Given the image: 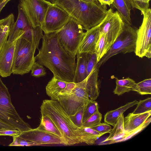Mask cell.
<instances>
[{"label": "cell", "instance_id": "cell-2", "mask_svg": "<svg viewBox=\"0 0 151 151\" xmlns=\"http://www.w3.org/2000/svg\"><path fill=\"white\" fill-rule=\"evenodd\" d=\"M54 4L64 9L86 30L99 25L107 10L106 6L83 0H57Z\"/></svg>", "mask_w": 151, "mask_h": 151}, {"label": "cell", "instance_id": "cell-39", "mask_svg": "<svg viewBox=\"0 0 151 151\" xmlns=\"http://www.w3.org/2000/svg\"><path fill=\"white\" fill-rule=\"evenodd\" d=\"M131 6L141 11V12L147 8L142 1V0H128Z\"/></svg>", "mask_w": 151, "mask_h": 151}, {"label": "cell", "instance_id": "cell-16", "mask_svg": "<svg viewBox=\"0 0 151 151\" xmlns=\"http://www.w3.org/2000/svg\"><path fill=\"white\" fill-rule=\"evenodd\" d=\"M99 36V24L86 30L79 45L78 52H95Z\"/></svg>", "mask_w": 151, "mask_h": 151}, {"label": "cell", "instance_id": "cell-33", "mask_svg": "<svg viewBox=\"0 0 151 151\" xmlns=\"http://www.w3.org/2000/svg\"><path fill=\"white\" fill-rule=\"evenodd\" d=\"M98 63L96 55L95 52L88 53L86 64L87 76L93 68L96 67Z\"/></svg>", "mask_w": 151, "mask_h": 151}, {"label": "cell", "instance_id": "cell-34", "mask_svg": "<svg viewBox=\"0 0 151 151\" xmlns=\"http://www.w3.org/2000/svg\"><path fill=\"white\" fill-rule=\"evenodd\" d=\"M85 104L74 115H70V118L74 124L78 127H82L83 112Z\"/></svg>", "mask_w": 151, "mask_h": 151}, {"label": "cell", "instance_id": "cell-1", "mask_svg": "<svg viewBox=\"0 0 151 151\" xmlns=\"http://www.w3.org/2000/svg\"><path fill=\"white\" fill-rule=\"evenodd\" d=\"M42 39V46L35 57V61L48 68L53 77L67 82H74L75 57L63 48L56 32L43 35Z\"/></svg>", "mask_w": 151, "mask_h": 151}, {"label": "cell", "instance_id": "cell-19", "mask_svg": "<svg viewBox=\"0 0 151 151\" xmlns=\"http://www.w3.org/2000/svg\"><path fill=\"white\" fill-rule=\"evenodd\" d=\"M78 138L80 143H84L89 145L95 143V141L103 135L91 128L82 127L76 130Z\"/></svg>", "mask_w": 151, "mask_h": 151}, {"label": "cell", "instance_id": "cell-38", "mask_svg": "<svg viewBox=\"0 0 151 151\" xmlns=\"http://www.w3.org/2000/svg\"><path fill=\"white\" fill-rule=\"evenodd\" d=\"M91 128L103 135L109 133L112 129L111 126L106 122L101 123Z\"/></svg>", "mask_w": 151, "mask_h": 151}, {"label": "cell", "instance_id": "cell-15", "mask_svg": "<svg viewBox=\"0 0 151 151\" xmlns=\"http://www.w3.org/2000/svg\"><path fill=\"white\" fill-rule=\"evenodd\" d=\"M17 40L11 43L6 41L0 51V76L2 77L9 76L12 73L14 54Z\"/></svg>", "mask_w": 151, "mask_h": 151}, {"label": "cell", "instance_id": "cell-44", "mask_svg": "<svg viewBox=\"0 0 151 151\" xmlns=\"http://www.w3.org/2000/svg\"><path fill=\"white\" fill-rule=\"evenodd\" d=\"M150 0H142V2L147 8H149V2Z\"/></svg>", "mask_w": 151, "mask_h": 151}, {"label": "cell", "instance_id": "cell-28", "mask_svg": "<svg viewBox=\"0 0 151 151\" xmlns=\"http://www.w3.org/2000/svg\"><path fill=\"white\" fill-rule=\"evenodd\" d=\"M110 47L105 35L100 33L99 37L96 44L95 52L98 63L106 53Z\"/></svg>", "mask_w": 151, "mask_h": 151}, {"label": "cell", "instance_id": "cell-29", "mask_svg": "<svg viewBox=\"0 0 151 151\" xmlns=\"http://www.w3.org/2000/svg\"><path fill=\"white\" fill-rule=\"evenodd\" d=\"M133 91L141 95L151 94V79H145L136 83Z\"/></svg>", "mask_w": 151, "mask_h": 151}, {"label": "cell", "instance_id": "cell-23", "mask_svg": "<svg viewBox=\"0 0 151 151\" xmlns=\"http://www.w3.org/2000/svg\"><path fill=\"white\" fill-rule=\"evenodd\" d=\"M67 83L53 77L46 87L47 95L51 99L58 100V93L65 88Z\"/></svg>", "mask_w": 151, "mask_h": 151}, {"label": "cell", "instance_id": "cell-25", "mask_svg": "<svg viewBox=\"0 0 151 151\" xmlns=\"http://www.w3.org/2000/svg\"><path fill=\"white\" fill-rule=\"evenodd\" d=\"M124 118L123 114L119 117L114 127L109 133V136L103 142H106L107 144L116 142L122 137L124 135Z\"/></svg>", "mask_w": 151, "mask_h": 151}, {"label": "cell", "instance_id": "cell-26", "mask_svg": "<svg viewBox=\"0 0 151 151\" xmlns=\"http://www.w3.org/2000/svg\"><path fill=\"white\" fill-rule=\"evenodd\" d=\"M41 115L40 123L37 128L52 134L64 140L61 133L51 119L46 115Z\"/></svg>", "mask_w": 151, "mask_h": 151}, {"label": "cell", "instance_id": "cell-14", "mask_svg": "<svg viewBox=\"0 0 151 151\" xmlns=\"http://www.w3.org/2000/svg\"><path fill=\"white\" fill-rule=\"evenodd\" d=\"M19 135L34 142L35 146L53 144L65 145L64 141L62 138L37 128L22 132Z\"/></svg>", "mask_w": 151, "mask_h": 151}, {"label": "cell", "instance_id": "cell-3", "mask_svg": "<svg viewBox=\"0 0 151 151\" xmlns=\"http://www.w3.org/2000/svg\"><path fill=\"white\" fill-rule=\"evenodd\" d=\"M41 114L48 116L59 130L65 142V145L80 143L76 130L78 127L71 120L57 100L46 99L40 107Z\"/></svg>", "mask_w": 151, "mask_h": 151}, {"label": "cell", "instance_id": "cell-36", "mask_svg": "<svg viewBox=\"0 0 151 151\" xmlns=\"http://www.w3.org/2000/svg\"><path fill=\"white\" fill-rule=\"evenodd\" d=\"M31 70V75L35 77H39L45 76L46 72L43 65L35 62L32 65Z\"/></svg>", "mask_w": 151, "mask_h": 151}, {"label": "cell", "instance_id": "cell-46", "mask_svg": "<svg viewBox=\"0 0 151 151\" xmlns=\"http://www.w3.org/2000/svg\"><path fill=\"white\" fill-rule=\"evenodd\" d=\"M50 2L52 4H54L57 0H46Z\"/></svg>", "mask_w": 151, "mask_h": 151}, {"label": "cell", "instance_id": "cell-37", "mask_svg": "<svg viewBox=\"0 0 151 151\" xmlns=\"http://www.w3.org/2000/svg\"><path fill=\"white\" fill-rule=\"evenodd\" d=\"M76 85L74 82H67L65 88L60 92L58 96V100L69 96Z\"/></svg>", "mask_w": 151, "mask_h": 151}, {"label": "cell", "instance_id": "cell-48", "mask_svg": "<svg viewBox=\"0 0 151 151\" xmlns=\"http://www.w3.org/2000/svg\"></svg>", "mask_w": 151, "mask_h": 151}, {"label": "cell", "instance_id": "cell-21", "mask_svg": "<svg viewBox=\"0 0 151 151\" xmlns=\"http://www.w3.org/2000/svg\"><path fill=\"white\" fill-rule=\"evenodd\" d=\"M138 101L136 100L128 102L125 105L113 110L107 112L104 116V122L114 126L119 117L127 109L137 104Z\"/></svg>", "mask_w": 151, "mask_h": 151}, {"label": "cell", "instance_id": "cell-10", "mask_svg": "<svg viewBox=\"0 0 151 151\" xmlns=\"http://www.w3.org/2000/svg\"><path fill=\"white\" fill-rule=\"evenodd\" d=\"M124 25V22L117 11L114 12L111 8L107 10L105 17L99 24L100 33L105 35L111 46L122 32Z\"/></svg>", "mask_w": 151, "mask_h": 151}, {"label": "cell", "instance_id": "cell-30", "mask_svg": "<svg viewBox=\"0 0 151 151\" xmlns=\"http://www.w3.org/2000/svg\"><path fill=\"white\" fill-rule=\"evenodd\" d=\"M98 110V105L97 103L95 100L90 99L85 105L83 119V123Z\"/></svg>", "mask_w": 151, "mask_h": 151}, {"label": "cell", "instance_id": "cell-20", "mask_svg": "<svg viewBox=\"0 0 151 151\" xmlns=\"http://www.w3.org/2000/svg\"><path fill=\"white\" fill-rule=\"evenodd\" d=\"M77 63L73 80L75 83L83 81L88 76L86 72L88 53L77 52Z\"/></svg>", "mask_w": 151, "mask_h": 151}, {"label": "cell", "instance_id": "cell-6", "mask_svg": "<svg viewBox=\"0 0 151 151\" xmlns=\"http://www.w3.org/2000/svg\"><path fill=\"white\" fill-rule=\"evenodd\" d=\"M83 26L70 17L65 25L56 32L62 46L68 53L75 57L85 32Z\"/></svg>", "mask_w": 151, "mask_h": 151}, {"label": "cell", "instance_id": "cell-9", "mask_svg": "<svg viewBox=\"0 0 151 151\" xmlns=\"http://www.w3.org/2000/svg\"><path fill=\"white\" fill-rule=\"evenodd\" d=\"M142 24L137 29L135 53L139 57H151V9L148 8L141 12Z\"/></svg>", "mask_w": 151, "mask_h": 151}, {"label": "cell", "instance_id": "cell-45", "mask_svg": "<svg viewBox=\"0 0 151 151\" xmlns=\"http://www.w3.org/2000/svg\"><path fill=\"white\" fill-rule=\"evenodd\" d=\"M85 1L92 2L97 4H100L98 0H83Z\"/></svg>", "mask_w": 151, "mask_h": 151}, {"label": "cell", "instance_id": "cell-40", "mask_svg": "<svg viewBox=\"0 0 151 151\" xmlns=\"http://www.w3.org/2000/svg\"><path fill=\"white\" fill-rule=\"evenodd\" d=\"M21 132L18 130L6 129H0V135H8L12 137L19 135Z\"/></svg>", "mask_w": 151, "mask_h": 151}, {"label": "cell", "instance_id": "cell-22", "mask_svg": "<svg viewBox=\"0 0 151 151\" xmlns=\"http://www.w3.org/2000/svg\"><path fill=\"white\" fill-rule=\"evenodd\" d=\"M113 6L117 11L124 21L129 25L132 26L131 18V5L128 0H114Z\"/></svg>", "mask_w": 151, "mask_h": 151}, {"label": "cell", "instance_id": "cell-18", "mask_svg": "<svg viewBox=\"0 0 151 151\" xmlns=\"http://www.w3.org/2000/svg\"><path fill=\"white\" fill-rule=\"evenodd\" d=\"M99 68L96 66L86 78V90L90 99L93 100L97 98L99 94L98 82Z\"/></svg>", "mask_w": 151, "mask_h": 151}, {"label": "cell", "instance_id": "cell-11", "mask_svg": "<svg viewBox=\"0 0 151 151\" xmlns=\"http://www.w3.org/2000/svg\"><path fill=\"white\" fill-rule=\"evenodd\" d=\"M86 78L80 82L76 83L75 87L69 96L58 100L70 116L75 114L90 100L86 89Z\"/></svg>", "mask_w": 151, "mask_h": 151}, {"label": "cell", "instance_id": "cell-17", "mask_svg": "<svg viewBox=\"0 0 151 151\" xmlns=\"http://www.w3.org/2000/svg\"><path fill=\"white\" fill-rule=\"evenodd\" d=\"M18 8V12L17 20L14 22L9 32L7 41L9 43L12 42L21 38L25 29L29 26L24 14L19 6Z\"/></svg>", "mask_w": 151, "mask_h": 151}, {"label": "cell", "instance_id": "cell-13", "mask_svg": "<svg viewBox=\"0 0 151 151\" xmlns=\"http://www.w3.org/2000/svg\"><path fill=\"white\" fill-rule=\"evenodd\" d=\"M151 115V111L138 114L129 113L124 118V135L118 142L130 138L148 125Z\"/></svg>", "mask_w": 151, "mask_h": 151}, {"label": "cell", "instance_id": "cell-43", "mask_svg": "<svg viewBox=\"0 0 151 151\" xmlns=\"http://www.w3.org/2000/svg\"><path fill=\"white\" fill-rule=\"evenodd\" d=\"M11 0H4L0 3V12L6 4Z\"/></svg>", "mask_w": 151, "mask_h": 151}, {"label": "cell", "instance_id": "cell-35", "mask_svg": "<svg viewBox=\"0 0 151 151\" xmlns=\"http://www.w3.org/2000/svg\"><path fill=\"white\" fill-rule=\"evenodd\" d=\"M13 141L9 146H35V143L31 141L24 139L19 135L13 136Z\"/></svg>", "mask_w": 151, "mask_h": 151}, {"label": "cell", "instance_id": "cell-42", "mask_svg": "<svg viewBox=\"0 0 151 151\" xmlns=\"http://www.w3.org/2000/svg\"><path fill=\"white\" fill-rule=\"evenodd\" d=\"M6 129L12 130L17 129L14 127L0 122V129Z\"/></svg>", "mask_w": 151, "mask_h": 151}, {"label": "cell", "instance_id": "cell-47", "mask_svg": "<svg viewBox=\"0 0 151 151\" xmlns=\"http://www.w3.org/2000/svg\"><path fill=\"white\" fill-rule=\"evenodd\" d=\"M4 0H0V3H1Z\"/></svg>", "mask_w": 151, "mask_h": 151}, {"label": "cell", "instance_id": "cell-12", "mask_svg": "<svg viewBox=\"0 0 151 151\" xmlns=\"http://www.w3.org/2000/svg\"><path fill=\"white\" fill-rule=\"evenodd\" d=\"M70 17L63 9L52 4L47 9L40 27L45 34L54 33L60 29Z\"/></svg>", "mask_w": 151, "mask_h": 151}, {"label": "cell", "instance_id": "cell-7", "mask_svg": "<svg viewBox=\"0 0 151 151\" xmlns=\"http://www.w3.org/2000/svg\"><path fill=\"white\" fill-rule=\"evenodd\" d=\"M137 30V29L124 22L122 32L111 45L106 53L98 63L97 66L99 68L110 58L119 53L135 52Z\"/></svg>", "mask_w": 151, "mask_h": 151}, {"label": "cell", "instance_id": "cell-8", "mask_svg": "<svg viewBox=\"0 0 151 151\" xmlns=\"http://www.w3.org/2000/svg\"><path fill=\"white\" fill-rule=\"evenodd\" d=\"M52 4L46 0H20L18 6L29 25L34 28L41 26L47 9Z\"/></svg>", "mask_w": 151, "mask_h": 151}, {"label": "cell", "instance_id": "cell-41", "mask_svg": "<svg viewBox=\"0 0 151 151\" xmlns=\"http://www.w3.org/2000/svg\"><path fill=\"white\" fill-rule=\"evenodd\" d=\"M100 4L102 6H110L112 5L114 0H98Z\"/></svg>", "mask_w": 151, "mask_h": 151}, {"label": "cell", "instance_id": "cell-5", "mask_svg": "<svg viewBox=\"0 0 151 151\" xmlns=\"http://www.w3.org/2000/svg\"><path fill=\"white\" fill-rule=\"evenodd\" d=\"M37 48L38 47L24 39L17 40L14 54L12 73L22 75L30 72L35 62L34 54Z\"/></svg>", "mask_w": 151, "mask_h": 151}, {"label": "cell", "instance_id": "cell-4", "mask_svg": "<svg viewBox=\"0 0 151 151\" xmlns=\"http://www.w3.org/2000/svg\"><path fill=\"white\" fill-rule=\"evenodd\" d=\"M0 122L21 132L31 129L20 116L12 104L8 89L0 78Z\"/></svg>", "mask_w": 151, "mask_h": 151}, {"label": "cell", "instance_id": "cell-27", "mask_svg": "<svg viewBox=\"0 0 151 151\" xmlns=\"http://www.w3.org/2000/svg\"><path fill=\"white\" fill-rule=\"evenodd\" d=\"M115 78L116 86L113 92L114 94L118 96L121 95L125 93L132 91L136 83L133 80L129 77L120 80L116 77Z\"/></svg>", "mask_w": 151, "mask_h": 151}, {"label": "cell", "instance_id": "cell-32", "mask_svg": "<svg viewBox=\"0 0 151 151\" xmlns=\"http://www.w3.org/2000/svg\"><path fill=\"white\" fill-rule=\"evenodd\" d=\"M102 115L98 111L83 123V127L91 128L101 123Z\"/></svg>", "mask_w": 151, "mask_h": 151}, {"label": "cell", "instance_id": "cell-31", "mask_svg": "<svg viewBox=\"0 0 151 151\" xmlns=\"http://www.w3.org/2000/svg\"><path fill=\"white\" fill-rule=\"evenodd\" d=\"M137 104L136 108L132 112L133 114H140L151 111V97L140 100Z\"/></svg>", "mask_w": 151, "mask_h": 151}, {"label": "cell", "instance_id": "cell-24", "mask_svg": "<svg viewBox=\"0 0 151 151\" xmlns=\"http://www.w3.org/2000/svg\"><path fill=\"white\" fill-rule=\"evenodd\" d=\"M14 21V17L12 13L0 19V51L7 40L10 29Z\"/></svg>", "mask_w": 151, "mask_h": 151}]
</instances>
